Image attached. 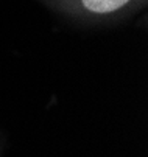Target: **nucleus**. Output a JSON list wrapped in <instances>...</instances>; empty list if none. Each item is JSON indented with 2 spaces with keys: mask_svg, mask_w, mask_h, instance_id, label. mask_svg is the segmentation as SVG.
<instances>
[{
  "mask_svg": "<svg viewBox=\"0 0 148 157\" xmlns=\"http://www.w3.org/2000/svg\"><path fill=\"white\" fill-rule=\"evenodd\" d=\"M49 10L81 24H112L131 17L148 0H37Z\"/></svg>",
  "mask_w": 148,
  "mask_h": 157,
  "instance_id": "f257e3e1",
  "label": "nucleus"
}]
</instances>
